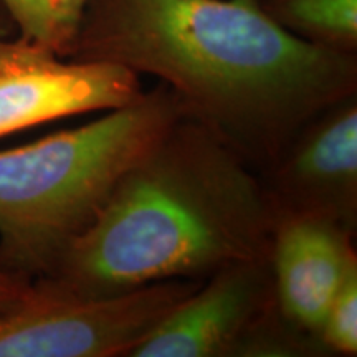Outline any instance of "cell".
Wrapping results in <instances>:
<instances>
[{
  "label": "cell",
  "instance_id": "cell-6",
  "mask_svg": "<svg viewBox=\"0 0 357 357\" xmlns=\"http://www.w3.org/2000/svg\"><path fill=\"white\" fill-rule=\"evenodd\" d=\"M275 217L323 218L357 230V95L318 111L260 174Z\"/></svg>",
  "mask_w": 357,
  "mask_h": 357
},
{
  "label": "cell",
  "instance_id": "cell-5",
  "mask_svg": "<svg viewBox=\"0 0 357 357\" xmlns=\"http://www.w3.org/2000/svg\"><path fill=\"white\" fill-rule=\"evenodd\" d=\"M139 75L79 61L17 35L0 37V137L83 113H105L142 95Z\"/></svg>",
  "mask_w": 357,
  "mask_h": 357
},
{
  "label": "cell",
  "instance_id": "cell-14",
  "mask_svg": "<svg viewBox=\"0 0 357 357\" xmlns=\"http://www.w3.org/2000/svg\"><path fill=\"white\" fill-rule=\"evenodd\" d=\"M15 32V25L8 15V12L6 10V7L2 6L0 2V37H12Z\"/></svg>",
  "mask_w": 357,
  "mask_h": 357
},
{
  "label": "cell",
  "instance_id": "cell-13",
  "mask_svg": "<svg viewBox=\"0 0 357 357\" xmlns=\"http://www.w3.org/2000/svg\"><path fill=\"white\" fill-rule=\"evenodd\" d=\"M30 281L8 273L0 266V307H6L20 298L29 288Z\"/></svg>",
  "mask_w": 357,
  "mask_h": 357
},
{
  "label": "cell",
  "instance_id": "cell-2",
  "mask_svg": "<svg viewBox=\"0 0 357 357\" xmlns=\"http://www.w3.org/2000/svg\"><path fill=\"white\" fill-rule=\"evenodd\" d=\"M273 227L255 169L181 118L123 172L45 276L86 294L205 280L231 263L268 258Z\"/></svg>",
  "mask_w": 357,
  "mask_h": 357
},
{
  "label": "cell",
  "instance_id": "cell-4",
  "mask_svg": "<svg viewBox=\"0 0 357 357\" xmlns=\"http://www.w3.org/2000/svg\"><path fill=\"white\" fill-rule=\"evenodd\" d=\"M200 281L86 294L40 276L0 307V357H129Z\"/></svg>",
  "mask_w": 357,
  "mask_h": 357
},
{
  "label": "cell",
  "instance_id": "cell-10",
  "mask_svg": "<svg viewBox=\"0 0 357 357\" xmlns=\"http://www.w3.org/2000/svg\"><path fill=\"white\" fill-rule=\"evenodd\" d=\"M19 37L68 58L88 0H0Z\"/></svg>",
  "mask_w": 357,
  "mask_h": 357
},
{
  "label": "cell",
  "instance_id": "cell-7",
  "mask_svg": "<svg viewBox=\"0 0 357 357\" xmlns=\"http://www.w3.org/2000/svg\"><path fill=\"white\" fill-rule=\"evenodd\" d=\"M273 303L270 258L231 263L200 281L129 357H235Z\"/></svg>",
  "mask_w": 357,
  "mask_h": 357
},
{
  "label": "cell",
  "instance_id": "cell-9",
  "mask_svg": "<svg viewBox=\"0 0 357 357\" xmlns=\"http://www.w3.org/2000/svg\"><path fill=\"white\" fill-rule=\"evenodd\" d=\"M260 6L303 42L357 55V0H260Z\"/></svg>",
  "mask_w": 357,
  "mask_h": 357
},
{
  "label": "cell",
  "instance_id": "cell-1",
  "mask_svg": "<svg viewBox=\"0 0 357 357\" xmlns=\"http://www.w3.org/2000/svg\"><path fill=\"white\" fill-rule=\"evenodd\" d=\"M68 58L158 78L258 174L318 111L357 95V55L296 38L260 0H88Z\"/></svg>",
  "mask_w": 357,
  "mask_h": 357
},
{
  "label": "cell",
  "instance_id": "cell-11",
  "mask_svg": "<svg viewBox=\"0 0 357 357\" xmlns=\"http://www.w3.org/2000/svg\"><path fill=\"white\" fill-rule=\"evenodd\" d=\"M235 357H329L318 336L298 328L276 301L242 339Z\"/></svg>",
  "mask_w": 357,
  "mask_h": 357
},
{
  "label": "cell",
  "instance_id": "cell-3",
  "mask_svg": "<svg viewBox=\"0 0 357 357\" xmlns=\"http://www.w3.org/2000/svg\"><path fill=\"white\" fill-rule=\"evenodd\" d=\"M181 118L159 83L95 121L0 151V266L29 281L50 273L123 172Z\"/></svg>",
  "mask_w": 357,
  "mask_h": 357
},
{
  "label": "cell",
  "instance_id": "cell-12",
  "mask_svg": "<svg viewBox=\"0 0 357 357\" xmlns=\"http://www.w3.org/2000/svg\"><path fill=\"white\" fill-rule=\"evenodd\" d=\"M318 337L329 357L357 354V263H354L329 301Z\"/></svg>",
  "mask_w": 357,
  "mask_h": 357
},
{
  "label": "cell",
  "instance_id": "cell-8",
  "mask_svg": "<svg viewBox=\"0 0 357 357\" xmlns=\"http://www.w3.org/2000/svg\"><path fill=\"white\" fill-rule=\"evenodd\" d=\"M354 236L356 231L323 218L275 217L268 255L275 301L298 328L318 336L333 294L357 263Z\"/></svg>",
  "mask_w": 357,
  "mask_h": 357
}]
</instances>
